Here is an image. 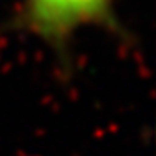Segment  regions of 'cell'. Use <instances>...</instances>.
<instances>
[{
	"label": "cell",
	"mask_w": 156,
	"mask_h": 156,
	"mask_svg": "<svg viewBox=\"0 0 156 156\" xmlns=\"http://www.w3.org/2000/svg\"><path fill=\"white\" fill-rule=\"evenodd\" d=\"M17 23L58 51L85 27L118 30L115 0H22Z\"/></svg>",
	"instance_id": "cell-1"
}]
</instances>
